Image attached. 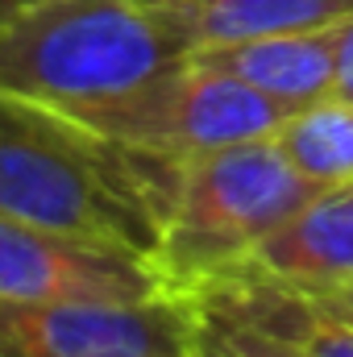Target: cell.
Returning <instances> with one entry per match:
<instances>
[{
	"label": "cell",
	"mask_w": 353,
	"mask_h": 357,
	"mask_svg": "<svg viewBox=\"0 0 353 357\" xmlns=\"http://www.w3.org/2000/svg\"><path fill=\"white\" fill-rule=\"evenodd\" d=\"M274 137L237 142L179 162L154 270L179 299H200L212 282L246 266L266 237L316 195Z\"/></svg>",
	"instance_id": "3"
},
{
	"label": "cell",
	"mask_w": 353,
	"mask_h": 357,
	"mask_svg": "<svg viewBox=\"0 0 353 357\" xmlns=\"http://www.w3.org/2000/svg\"><path fill=\"white\" fill-rule=\"evenodd\" d=\"M274 142L312 187L353 183V100L324 96L316 104L295 108L278 125Z\"/></svg>",
	"instance_id": "11"
},
{
	"label": "cell",
	"mask_w": 353,
	"mask_h": 357,
	"mask_svg": "<svg viewBox=\"0 0 353 357\" xmlns=\"http://www.w3.org/2000/svg\"><path fill=\"white\" fill-rule=\"evenodd\" d=\"M179 162L75 112L0 91V216L129 250L154 262Z\"/></svg>",
	"instance_id": "1"
},
{
	"label": "cell",
	"mask_w": 353,
	"mask_h": 357,
	"mask_svg": "<svg viewBox=\"0 0 353 357\" xmlns=\"http://www.w3.org/2000/svg\"><path fill=\"white\" fill-rule=\"evenodd\" d=\"M183 54L266 33L324 29L353 17V0H146Z\"/></svg>",
	"instance_id": "10"
},
{
	"label": "cell",
	"mask_w": 353,
	"mask_h": 357,
	"mask_svg": "<svg viewBox=\"0 0 353 357\" xmlns=\"http://www.w3.org/2000/svg\"><path fill=\"white\" fill-rule=\"evenodd\" d=\"M316 303H320V307H329L333 316H341L345 324H353V287H350V291H337V295H320Z\"/></svg>",
	"instance_id": "14"
},
{
	"label": "cell",
	"mask_w": 353,
	"mask_h": 357,
	"mask_svg": "<svg viewBox=\"0 0 353 357\" xmlns=\"http://www.w3.org/2000/svg\"><path fill=\"white\" fill-rule=\"evenodd\" d=\"M333 96H350L353 100V17L341 21V33H337V84Z\"/></svg>",
	"instance_id": "13"
},
{
	"label": "cell",
	"mask_w": 353,
	"mask_h": 357,
	"mask_svg": "<svg viewBox=\"0 0 353 357\" xmlns=\"http://www.w3.org/2000/svg\"><path fill=\"white\" fill-rule=\"evenodd\" d=\"M175 59L146 0H29L0 21V91L63 112H88Z\"/></svg>",
	"instance_id": "2"
},
{
	"label": "cell",
	"mask_w": 353,
	"mask_h": 357,
	"mask_svg": "<svg viewBox=\"0 0 353 357\" xmlns=\"http://www.w3.org/2000/svg\"><path fill=\"white\" fill-rule=\"evenodd\" d=\"M195 303L258 333L287 357H353V324L320 307L312 295L287 291L258 274H229Z\"/></svg>",
	"instance_id": "9"
},
{
	"label": "cell",
	"mask_w": 353,
	"mask_h": 357,
	"mask_svg": "<svg viewBox=\"0 0 353 357\" xmlns=\"http://www.w3.org/2000/svg\"><path fill=\"white\" fill-rule=\"evenodd\" d=\"M171 295L150 258L0 216V299L80 303V299H158Z\"/></svg>",
	"instance_id": "6"
},
{
	"label": "cell",
	"mask_w": 353,
	"mask_h": 357,
	"mask_svg": "<svg viewBox=\"0 0 353 357\" xmlns=\"http://www.w3.org/2000/svg\"><path fill=\"white\" fill-rule=\"evenodd\" d=\"M75 116L137 150L183 162L237 142L274 137L291 108L183 54L150 79H142L137 88Z\"/></svg>",
	"instance_id": "4"
},
{
	"label": "cell",
	"mask_w": 353,
	"mask_h": 357,
	"mask_svg": "<svg viewBox=\"0 0 353 357\" xmlns=\"http://www.w3.org/2000/svg\"><path fill=\"white\" fill-rule=\"evenodd\" d=\"M25 4H29V0H0V21H8V17H13L17 8H25Z\"/></svg>",
	"instance_id": "15"
},
{
	"label": "cell",
	"mask_w": 353,
	"mask_h": 357,
	"mask_svg": "<svg viewBox=\"0 0 353 357\" xmlns=\"http://www.w3.org/2000/svg\"><path fill=\"white\" fill-rule=\"evenodd\" d=\"M200 303L158 295L133 303H8L0 357H200Z\"/></svg>",
	"instance_id": "5"
},
{
	"label": "cell",
	"mask_w": 353,
	"mask_h": 357,
	"mask_svg": "<svg viewBox=\"0 0 353 357\" xmlns=\"http://www.w3.org/2000/svg\"><path fill=\"white\" fill-rule=\"evenodd\" d=\"M204 328H200V357H287L283 349H274L270 341H262L258 333L225 320L220 312L200 307Z\"/></svg>",
	"instance_id": "12"
},
{
	"label": "cell",
	"mask_w": 353,
	"mask_h": 357,
	"mask_svg": "<svg viewBox=\"0 0 353 357\" xmlns=\"http://www.w3.org/2000/svg\"><path fill=\"white\" fill-rule=\"evenodd\" d=\"M246 274L299 295H337L353 287V183L320 187L246 258ZM233 270V274H241ZM216 287V282H212Z\"/></svg>",
	"instance_id": "7"
},
{
	"label": "cell",
	"mask_w": 353,
	"mask_h": 357,
	"mask_svg": "<svg viewBox=\"0 0 353 357\" xmlns=\"http://www.w3.org/2000/svg\"><path fill=\"white\" fill-rule=\"evenodd\" d=\"M337 33L341 25L324 29H291V33H266L225 46H200L187 59L233 75L237 84L262 91L270 100L287 104L291 112L303 104H316L333 96L337 84Z\"/></svg>",
	"instance_id": "8"
}]
</instances>
